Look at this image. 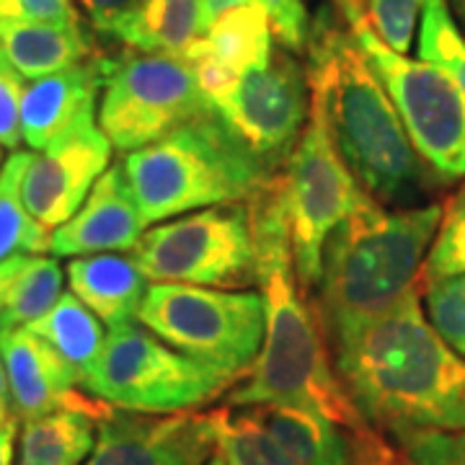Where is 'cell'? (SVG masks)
Instances as JSON below:
<instances>
[{
  "label": "cell",
  "instance_id": "obj_38",
  "mask_svg": "<svg viewBox=\"0 0 465 465\" xmlns=\"http://www.w3.org/2000/svg\"><path fill=\"white\" fill-rule=\"evenodd\" d=\"M243 3H251V0H202V8H204V21H207V26L215 21L220 14H225V11H231L235 5H243Z\"/></svg>",
  "mask_w": 465,
  "mask_h": 465
},
{
  "label": "cell",
  "instance_id": "obj_8",
  "mask_svg": "<svg viewBox=\"0 0 465 465\" xmlns=\"http://www.w3.org/2000/svg\"><path fill=\"white\" fill-rule=\"evenodd\" d=\"M298 282L305 295L318 282L323 243L347 217L375 202L339 155L326 116L311 101V114L292 153L274 173Z\"/></svg>",
  "mask_w": 465,
  "mask_h": 465
},
{
  "label": "cell",
  "instance_id": "obj_35",
  "mask_svg": "<svg viewBox=\"0 0 465 465\" xmlns=\"http://www.w3.org/2000/svg\"><path fill=\"white\" fill-rule=\"evenodd\" d=\"M0 18L54 24V26H84L73 0H3Z\"/></svg>",
  "mask_w": 465,
  "mask_h": 465
},
{
  "label": "cell",
  "instance_id": "obj_21",
  "mask_svg": "<svg viewBox=\"0 0 465 465\" xmlns=\"http://www.w3.org/2000/svg\"><path fill=\"white\" fill-rule=\"evenodd\" d=\"M109 406L99 399L54 409L21 421L16 465H84L96 445L99 419Z\"/></svg>",
  "mask_w": 465,
  "mask_h": 465
},
{
  "label": "cell",
  "instance_id": "obj_23",
  "mask_svg": "<svg viewBox=\"0 0 465 465\" xmlns=\"http://www.w3.org/2000/svg\"><path fill=\"white\" fill-rule=\"evenodd\" d=\"M65 282V272L47 253H16L0 262V329H21L47 316Z\"/></svg>",
  "mask_w": 465,
  "mask_h": 465
},
{
  "label": "cell",
  "instance_id": "obj_29",
  "mask_svg": "<svg viewBox=\"0 0 465 465\" xmlns=\"http://www.w3.org/2000/svg\"><path fill=\"white\" fill-rule=\"evenodd\" d=\"M465 274V183L442 207L434 241L419 272V282Z\"/></svg>",
  "mask_w": 465,
  "mask_h": 465
},
{
  "label": "cell",
  "instance_id": "obj_9",
  "mask_svg": "<svg viewBox=\"0 0 465 465\" xmlns=\"http://www.w3.org/2000/svg\"><path fill=\"white\" fill-rule=\"evenodd\" d=\"M385 85L421 161L442 179L465 176V96L445 70L409 60L372 32L365 0H331Z\"/></svg>",
  "mask_w": 465,
  "mask_h": 465
},
{
  "label": "cell",
  "instance_id": "obj_26",
  "mask_svg": "<svg viewBox=\"0 0 465 465\" xmlns=\"http://www.w3.org/2000/svg\"><path fill=\"white\" fill-rule=\"evenodd\" d=\"M32 161L29 150H11L5 163L0 166V262L16 253H47L50 235L42 223L29 213L21 183Z\"/></svg>",
  "mask_w": 465,
  "mask_h": 465
},
{
  "label": "cell",
  "instance_id": "obj_5",
  "mask_svg": "<svg viewBox=\"0 0 465 465\" xmlns=\"http://www.w3.org/2000/svg\"><path fill=\"white\" fill-rule=\"evenodd\" d=\"M122 168L145 225L215 204L251 202L280 171L232 133L215 106L127 153Z\"/></svg>",
  "mask_w": 465,
  "mask_h": 465
},
{
  "label": "cell",
  "instance_id": "obj_25",
  "mask_svg": "<svg viewBox=\"0 0 465 465\" xmlns=\"http://www.w3.org/2000/svg\"><path fill=\"white\" fill-rule=\"evenodd\" d=\"M204 32L202 0H145L119 42L140 52L186 54Z\"/></svg>",
  "mask_w": 465,
  "mask_h": 465
},
{
  "label": "cell",
  "instance_id": "obj_15",
  "mask_svg": "<svg viewBox=\"0 0 465 465\" xmlns=\"http://www.w3.org/2000/svg\"><path fill=\"white\" fill-rule=\"evenodd\" d=\"M274 52L272 18L262 3L235 5L207 26V32L186 50L204 96L220 101L231 94L249 70L264 65Z\"/></svg>",
  "mask_w": 465,
  "mask_h": 465
},
{
  "label": "cell",
  "instance_id": "obj_24",
  "mask_svg": "<svg viewBox=\"0 0 465 465\" xmlns=\"http://www.w3.org/2000/svg\"><path fill=\"white\" fill-rule=\"evenodd\" d=\"M26 329L63 357V362L75 372L78 385L99 362L101 349L106 341V331L99 318L70 290L60 295L47 316L29 323Z\"/></svg>",
  "mask_w": 465,
  "mask_h": 465
},
{
  "label": "cell",
  "instance_id": "obj_1",
  "mask_svg": "<svg viewBox=\"0 0 465 465\" xmlns=\"http://www.w3.org/2000/svg\"><path fill=\"white\" fill-rule=\"evenodd\" d=\"M256 238V284L264 300V341L225 406H295L354 430L370 427L333 367L326 333L295 272L274 176L249 202Z\"/></svg>",
  "mask_w": 465,
  "mask_h": 465
},
{
  "label": "cell",
  "instance_id": "obj_2",
  "mask_svg": "<svg viewBox=\"0 0 465 465\" xmlns=\"http://www.w3.org/2000/svg\"><path fill=\"white\" fill-rule=\"evenodd\" d=\"M329 347L349 399L372 430L391 437L465 430V357L434 331L416 287Z\"/></svg>",
  "mask_w": 465,
  "mask_h": 465
},
{
  "label": "cell",
  "instance_id": "obj_31",
  "mask_svg": "<svg viewBox=\"0 0 465 465\" xmlns=\"http://www.w3.org/2000/svg\"><path fill=\"white\" fill-rule=\"evenodd\" d=\"M393 440L403 465H465V430H419Z\"/></svg>",
  "mask_w": 465,
  "mask_h": 465
},
{
  "label": "cell",
  "instance_id": "obj_42",
  "mask_svg": "<svg viewBox=\"0 0 465 465\" xmlns=\"http://www.w3.org/2000/svg\"><path fill=\"white\" fill-rule=\"evenodd\" d=\"M0 161H3V148H0Z\"/></svg>",
  "mask_w": 465,
  "mask_h": 465
},
{
  "label": "cell",
  "instance_id": "obj_19",
  "mask_svg": "<svg viewBox=\"0 0 465 465\" xmlns=\"http://www.w3.org/2000/svg\"><path fill=\"white\" fill-rule=\"evenodd\" d=\"M106 60L91 54L84 63L36 78L24 88L21 137L32 150H45L54 137L96 109L106 75Z\"/></svg>",
  "mask_w": 465,
  "mask_h": 465
},
{
  "label": "cell",
  "instance_id": "obj_30",
  "mask_svg": "<svg viewBox=\"0 0 465 465\" xmlns=\"http://www.w3.org/2000/svg\"><path fill=\"white\" fill-rule=\"evenodd\" d=\"M424 287V313L432 329L465 357V274L442 277Z\"/></svg>",
  "mask_w": 465,
  "mask_h": 465
},
{
  "label": "cell",
  "instance_id": "obj_41",
  "mask_svg": "<svg viewBox=\"0 0 465 465\" xmlns=\"http://www.w3.org/2000/svg\"><path fill=\"white\" fill-rule=\"evenodd\" d=\"M207 465H223V460H220V458H217V455H215V458H213V460H210V463H207Z\"/></svg>",
  "mask_w": 465,
  "mask_h": 465
},
{
  "label": "cell",
  "instance_id": "obj_3",
  "mask_svg": "<svg viewBox=\"0 0 465 465\" xmlns=\"http://www.w3.org/2000/svg\"><path fill=\"white\" fill-rule=\"evenodd\" d=\"M305 54L311 101L326 116L349 171L375 202L414 207L432 168L416 153L385 85L333 5L311 16Z\"/></svg>",
  "mask_w": 465,
  "mask_h": 465
},
{
  "label": "cell",
  "instance_id": "obj_33",
  "mask_svg": "<svg viewBox=\"0 0 465 465\" xmlns=\"http://www.w3.org/2000/svg\"><path fill=\"white\" fill-rule=\"evenodd\" d=\"M272 18L274 39L290 52H305L311 32V11L305 0H256Z\"/></svg>",
  "mask_w": 465,
  "mask_h": 465
},
{
  "label": "cell",
  "instance_id": "obj_39",
  "mask_svg": "<svg viewBox=\"0 0 465 465\" xmlns=\"http://www.w3.org/2000/svg\"><path fill=\"white\" fill-rule=\"evenodd\" d=\"M11 396H8V381H5V370L0 362V427L11 419Z\"/></svg>",
  "mask_w": 465,
  "mask_h": 465
},
{
  "label": "cell",
  "instance_id": "obj_40",
  "mask_svg": "<svg viewBox=\"0 0 465 465\" xmlns=\"http://www.w3.org/2000/svg\"><path fill=\"white\" fill-rule=\"evenodd\" d=\"M450 5H452V11H455L458 21H460V26L465 29V0H450Z\"/></svg>",
  "mask_w": 465,
  "mask_h": 465
},
{
  "label": "cell",
  "instance_id": "obj_20",
  "mask_svg": "<svg viewBox=\"0 0 465 465\" xmlns=\"http://www.w3.org/2000/svg\"><path fill=\"white\" fill-rule=\"evenodd\" d=\"M65 280L70 292L109 329L137 321L148 290V277L133 253L75 256L65 266Z\"/></svg>",
  "mask_w": 465,
  "mask_h": 465
},
{
  "label": "cell",
  "instance_id": "obj_44",
  "mask_svg": "<svg viewBox=\"0 0 465 465\" xmlns=\"http://www.w3.org/2000/svg\"><path fill=\"white\" fill-rule=\"evenodd\" d=\"M0 3H3V0H0Z\"/></svg>",
  "mask_w": 465,
  "mask_h": 465
},
{
  "label": "cell",
  "instance_id": "obj_6",
  "mask_svg": "<svg viewBox=\"0 0 465 465\" xmlns=\"http://www.w3.org/2000/svg\"><path fill=\"white\" fill-rule=\"evenodd\" d=\"M235 381L186 357L140 321L112 326L81 391L106 406L140 414H182L223 399Z\"/></svg>",
  "mask_w": 465,
  "mask_h": 465
},
{
  "label": "cell",
  "instance_id": "obj_34",
  "mask_svg": "<svg viewBox=\"0 0 465 465\" xmlns=\"http://www.w3.org/2000/svg\"><path fill=\"white\" fill-rule=\"evenodd\" d=\"M24 78L0 57V148L18 150L21 137V101Z\"/></svg>",
  "mask_w": 465,
  "mask_h": 465
},
{
  "label": "cell",
  "instance_id": "obj_27",
  "mask_svg": "<svg viewBox=\"0 0 465 465\" xmlns=\"http://www.w3.org/2000/svg\"><path fill=\"white\" fill-rule=\"evenodd\" d=\"M217 458L223 465H298L266 430L253 406L215 409Z\"/></svg>",
  "mask_w": 465,
  "mask_h": 465
},
{
  "label": "cell",
  "instance_id": "obj_36",
  "mask_svg": "<svg viewBox=\"0 0 465 465\" xmlns=\"http://www.w3.org/2000/svg\"><path fill=\"white\" fill-rule=\"evenodd\" d=\"M81 5L96 32L119 39L140 14L145 0H81Z\"/></svg>",
  "mask_w": 465,
  "mask_h": 465
},
{
  "label": "cell",
  "instance_id": "obj_12",
  "mask_svg": "<svg viewBox=\"0 0 465 465\" xmlns=\"http://www.w3.org/2000/svg\"><path fill=\"white\" fill-rule=\"evenodd\" d=\"M213 106L256 155L282 168L311 114L305 65L295 52L280 47Z\"/></svg>",
  "mask_w": 465,
  "mask_h": 465
},
{
  "label": "cell",
  "instance_id": "obj_13",
  "mask_svg": "<svg viewBox=\"0 0 465 465\" xmlns=\"http://www.w3.org/2000/svg\"><path fill=\"white\" fill-rule=\"evenodd\" d=\"M215 452V411L140 414L109 406L84 465H207Z\"/></svg>",
  "mask_w": 465,
  "mask_h": 465
},
{
  "label": "cell",
  "instance_id": "obj_16",
  "mask_svg": "<svg viewBox=\"0 0 465 465\" xmlns=\"http://www.w3.org/2000/svg\"><path fill=\"white\" fill-rule=\"evenodd\" d=\"M143 217L134 204L122 163L109 166L94 183L78 213L54 228L50 256L75 259L91 253H127L143 238Z\"/></svg>",
  "mask_w": 465,
  "mask_h": 465
},
{
  "label": "cell",
  "instance_id": "obj_10",
  "mask_svg": "<svg viewBox=\"0 0 465 465\" xmlns=\"http://www.w3.org/2000/svg\"><path fill=\"white\" fill-rule=\"evenodd\" d=\"M213 109L186 54L127 47L106 60L99 127L119 153H133Z\"/></svg>",
  "mask_w": 465,
  "mask_h": 465
},
{
  "label": "cell",
  "instance_id": "obj_32",
  "mask_svg": "<svg viewBox=\"0 0 465 465\" xmlns=\"http://www.w3.org/2000/svg\"><path fill=\"white\" fill-rule=\"evenodd\" d=\"M424 3L427 0H365V16L391 50L406 54L411 50Z\"/></svg>",
  "mask_w": 465,
  "mask_h": 465
},
{
  "label": "cell",
  "instance_id": "obj_18",
  "mask_svg": "<svg viewBox=\"0 0 465 465\" xmlns=\"http://www.w3.org/2000/svg\"><path fill=\"white\" fill-rule=\"evenodd\" d=\"M0 362L8 381L11 414L18 421H29L88 399V393L78 391V378L63 357L26 326L0 329Z\"/></svg>",
  "mask_w": 465,
  "mask_h": 465
},
{
  "label": "cell",
  "instance_id": "obj_22",
  "mask_svg": "<svg viewBox=\"0 0 465 465\" xmlns=\"http://www.w3.org/2000/svg\"><path fill=\"white\" fill-rule=\"evenodd\" d=\"M94 54L84 26H54L0 18V57L24 81H36Z\"/></svg>",
  "mask_w": 465,
  "mask_h": 465
},
{
  "label": "cell",
  "instance_id": "obj_37",
  "mask_svg": "<svg viewBox=\"0 0 465 465\" xmlns=\"http://www.w3.org/2000/svg\"><path fill=\"white\" fill-rule=\"evenodd\" d=\"M16 437H18V419L11 416L0 427V465H14L16 458Z\"/></svg>",
  "mask_w": 465,
  "mask_h": 465
},
{
  "label": "cell",
  "instance_id": "obj_14",
  "mask_svg": "<svg viewBox=\"0 0 465 465\" xmlns=\"http://www.w3.org/2000/svg\"><path fill=\"white\" fill-rule=\"evenodd\" d=\"M96 112L84 114L60 137H54L24 173L21 194L36 223L47 231L60 228L78 213L94 183L112 163V140L96 124Z\"/></svg>",
  "mask_w": 465,
  "mask_h": 465
},
{
  "label": "cell",
  "instance_id": "obj_17",
  "mask_svg": "<svg viewBox=\"0 0 465 465\" xmlns=\"http://www.w3.org/2000/svg\"><path fill=\"white\" fill-rule=\"evenodd\" d=\"M298 465H393L401 455L378 430H354L295 406H253Z\"/></svg>",
  "mask_w": 465,
  "mask_h": 465
},
{
  "label": "cell",
  "instance_id": "obj_4",
  "mask_svg": "<svg viewBox=\"0 0 465 465\" xmlns=\"http://www.w3.org/2000/svg\"><path fill=\"white\" fill-rule=\"evenodd\" d=\"M440 217L437 202L419 207L370 202L326 238L311 295L329 344L414 290Z\"/></svg>",
  "mask_w": 465,
  "mask_h": 465
},
{
  "label": "cell",
  "instance_id": "obj_43",
  "mask_svg": "<svg viewBox=\"0 0 465 465\" xmlns=\"http://www.w3.org/2000/svg\"><path fill=\"white\" fill-rule=\"evenodd\" d=\"M393 465H403V460H399V463H393Z\"/></svg>",
  "mask_w": 465,
  "mask_h": 465
},
{
  "label": "cell",
  "instance_id": "obj_7",
  "mask_svg": "<svg viewBox=\"0 0 465 465\" xmlns=\"http://www.w3.org/2000/svg\"><path fill=\"white\" fill-rule=\"evenodd\" d=\"M137 321L168 347L241 382L264 341V300L259 290H220L153 282Z\"/></svg>",
  "mask_w": 465,
  "mask_h": 465
},
{
  "label": "cell",
  "instance_id": "obj_28",
  "mask_svg": "<svg viewBox=\"0 0 465 465\" xmlns=\"http://www.w3.org/2000/svg\"><path fill=\"white\" fill-rule=\"evenodd\" d=\"M419 60L445 70L465 96V34L450 14L448 0H427L419 21Z\"/></svg>",
  "mask_w": 465,
  "mask_h": 465
},
{
  "label": "cell",
  "instance_id": "obj_11",
  "mask_svg": "<svg viewBox=\"0 0 465 465\" xmlns=\"http://www.w3.org/2000/svg\"><path fill=\"white\" fill-rule=\"evenodd\" d=\"M133 256L153 282L246 290L256 284V238L249 202L215 204L158 223Z\"/></svg>",
  "mask_w": 465,
  "mask_h": 465
}]
</instances>
